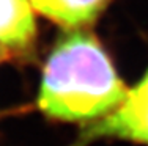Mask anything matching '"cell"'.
<instances>
[{"instance_id":"6da1fadb","label":"cell","mask_w":148,"mask_h":146,"mask_svg":"<svg viewBox=\"0 0 148 146\" xmlns=\"http://www.w3.org/2000/svg\"><path fill=\"white\" fill-rule=\"evenodd\" d=\"M128 90L91 29L65 30L44 61L36 107L49 120L85 127L110 115Z\"/></svg>"},{"instance_id":"7a4b0ae2","label":"cell","mask_w":148,"mask_h":146,"mask_svg":"<svg viewBox=\"0 0 148 146\" xmlns=\"http://www.w3.org/2000/svg\"><path fill=\"white\" fill-rule=\"evenodd\" d=\"M101 138L148 146V66L117 109L103 120L85 126L69 146H87Z\"/></svg>"},{"instance_id":"3957f363","label":"cell","mask_w":148,"mask_h":146,"mask_svg":"<svg viewBox=\"0 0 148 146\" xmlns=\"http://www.w3.org/2000/svg\"><path fill=\"white\" fill-rule=\"evenodd\" d=\"M38 25L30 0H0V52L25 60L35 54Z\"/></svg>"},{"instance_id":"277c9868","label":"cell","mask_w":148,"mask_h":146,"mask_svg":"<svg viewBox=\"0 0 148 146\" xmlns=\"http://www.w3.org/2000/svg\"><path fill=\"white\" fill-rule=\"evenodd\" d=\"M115 0H30L36 13L65 30L91 29Z\"/></svg>"},{"instance_id":"5b68a950","label":"cell","mask_w":148,"mask_h":146,"mask_svg":"<svg viewBox=\"0 0 148 146\" xmlns=\"http://www.w3.org/2000/svg\"><path fill=\"white\" fill-rule=\"evenodd\" d=\"M0 60H5V57L2 55V52H0Z\"/></svg>"}]
</instances>
